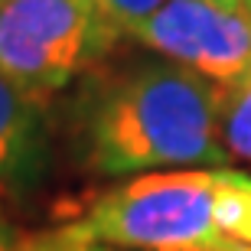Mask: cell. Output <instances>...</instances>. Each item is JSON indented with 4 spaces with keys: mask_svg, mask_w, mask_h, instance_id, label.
Returning a JSON list of instances; mask_svg holds the SVG:
<instances>
[{
    "mask_svg": "<svg viewBox=\"0 0 251 251\" xmlns=\"http://www.w3.org/2000/svg\"><path fill=\"white\" fill-rule=\"evenodd\" d=\"M75 118L82 163L98 176L228 160L219 134V85L163 56L95 75Z\"/></svg>",
    "mask_w": 251,
    "mask_h": 251,
    "instance_id": "1",
    "label": "cell"
},
{
    "mask_svg": "<svg viewBox=\"0 0 251 251\" xmlns=\"http://www.w3.org/2000/svg\"><path fill=\"white\" fill-rule=\"evenodd\" d=\"M65 228L134 251H251V176L225 167L140 173Z\"/></svg>",
    "mask_w": 251,
    "mask_h": 251,
    "instance_id": "2",
    "label": "cell"
},
{
    "mask_svg": "<svg viewBox=\"0 0 251 251\" xmlns=\"http://www.w3.org/2000/svg\"><path fill=\"white\" fill-rule=\"evenodd\" d=\"M121 39L88 0H0V78L36 101L69 88Z\"/></svg>",
    "mask_w": 251,
    "mask_h": 251,
    "instance_id": "3",
    "label": "cell"
},
{
    "mask_svg": "<svg viewBox=\"0 0 251 251\" xmlns=\"http://www.w3.org/2000/svg\"><path fill=\"white\" fill-rule=\"evenodd\" d=\"M134 39L219 88L251 72V20L242 7L225 10L212 0H167Z\"/></svg>",
    "mask_w": 251,
    "mask_h": 251,
    "instance_id": "4",
    "label": "cell"
},
{
    "mask_svg": "<svg viewBox=\"0 0 251 251\" xmlns=\"http://www.w3.org/2000/svg\"><path fill=\"white\" fill-rule=\"evenodd\" d=\"M46 153L43 101L0 78V186H26L36 179Z\"/></svg>",
    "mask_w": 251,
    "mask_h": 251,
    "instance_id": "5",
    "label": "cell"
},
{
    "mask_svg": "<svg viewBox=\"0 0 251 251\" xmlns=\"http://www.w3.org/2000/svg\"><path fill=\"white\" fill-rule=\"evenodd\" d=\"M219 134L228 153L251 160V72L219 88Z\"/></svg>",
    "mask_w": 251,
    "mask_h": 251,
    "instance_id": "6",
    "label": "cell"
},
{
    "mask_svg": "<svg viewBox=\"0 0 251 251\" xmlns=\"http://www.w3.org/2000/svg\"><path fill=\"white\" fill-rule=\"evenodd\" d=\"M121 36H137L140 26L157 13L167 0H88Z\"/></svg>",
    "mask_w": 251,
    "mask_h": 251,
    "instance_id": "7",
    "label": "cell"
},
{
    "mask_svg": "<svg viewBox=\"0 0 251 251\" xmlns=\"http://www.w3.org/2000/svg\"><path fill=\"white\" fill-rule=\"evenodd\" d=\"M20 251H114V248L92 242L85 235H75L72 228H59V232H43V235H33V238H23Z\"/></svg>",
    "mask_w": 251,
    "mask_h": 251,
    "instance_id": "8",
    "label": "cell"
},
{
    "mask_svg": "<svg viewBox=\"0 0 251 251\" xmlns=\"http://www.w3.org/2000/svg\"><path fill=\"white\" fill-rule=\"evenodd\" d=\"M23 248V238L13 232V225H10L7 212L0 209V251H20Z\"/></svg>",
    "mask_w": 251,
    "mask_h": 251,
    "instance_id": "9",
    "label": "cell"
},
{
    "mask_svg": "<svg viewBox=\"0 0 251 251\" xmlns=\"http://www.w3.org/2000/svg\"><path fill=\"white\" fill-rule=\"evenodd\" d=\"M212 3H219V7H225V10H238L242 7V0H212Z\"/></svg>",
    "mask_w": 251,
    "mask_h": 251,
    "instance_id": "10",
    "label": "cell"
},
{
    "mask_svg": "<svg viewBox=\"0 0 251 251\" xmlns=\"http://www.w3.org/2000/svg\"><path fill=\"white\" fill-rule=\"evenodd\" d=\"M242 10L248 13V20H251V0H242Z\"/></svg>",
    "mask_w": 251,
    "mask_h": 251,
    "instance_id": "11",
    "label": "cell"
}]
</instances>
